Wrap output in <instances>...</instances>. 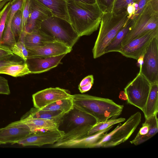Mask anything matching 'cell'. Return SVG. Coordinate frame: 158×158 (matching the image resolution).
<instances>
[{"label": "cell", "mask_w": 158, "mask_h": 158, "mask_svg": "<svg viewBox=\"0 0 158 158\" xmlns=\"http://www.w3.org/2000/svg\"><path fill=\"white\" fill-rule=\"evenodd\" d=\"M67 2L70 23L80 37L90 35L97 30L103 13L96 3Z\"/></svg>", "instance_id": "1"}, {"label": "cell", "mask_w": 158, "mask_h": 158, "mask_svg": "<svg viewBox=\"0 0 158 158\" xmlns=\"http://www.w3.org/2000/svg\"><path fill=\"white\" fill-rule=\"evenodd\" d=\"M74 106L94 117L98 123L117 118L124 106L112 100L88 94L72 95Z\"/></svg>", "instance_id": "2"}, {"label": "cell", "mask_w": 158, "mask_h": 158, "mask_svg": "<svg viewBox=\"0 0 158 158\" xmlns=\"http://www.w3.org/2000/svg\"><path fill=\"white\" fill-rule=\"evenodd\" d=\"M129 18L127 11L117 14L112 12L102 14L99 31L92 49L94 59L105 54L108 45Z\"/></svg>", "instance_id": "3"}, {"label": "cell", "mask_w": 158, "mask_h": 158, "mask_svg": "<svg viewBox=\"0 0 158 158\" xmlns=\"http://www.w3.org/2000/svg\"><path fill=\"white\" fill-rule=\"evenodd\" d=\"M40 28L56 41L71 48L80 37L70 23L54 15L43 21Z\"/></svg>", "instance_id": "4"}, {"label": "cell", "mask_w": 158, "mask_h": 158, "mask_svg": "<svg viewBox=\"0 0 158 158\" xmlns=\"http://www.w3.org/2000/svg\"><path fill=\"white\" fill-rule=\"evenodd\" d=\"M141 114L137 112L131 115L123 124L118 125L112 131L107 133L93 148H108L117 146L126 141L141 121Z\"/></svg>", "instance_id": "5"}, {"label": "cell", "mask_w": 158, "mask_h": 158, "mask_svg": "<svg viewBox=\"0 0 158 158\" xmlns=\"http://www.w3.org/2000/svg\"><path fill=\"white\" fill-rule=\"evenodd\" d=\"M158 29V12L149 3L144 6L122 43V47L127 43L147 32Z\"/></svg>", "instance_id": "6"}, {"label": "cell", "mask_w": 158, "mask_h": 158, "mask_svg": "<svg viewBox=\"0 0 158 158\" xmlns=\"http://www.w3.org/2000/svg\"><path fill=\"white\" fill-rule=\"evenodd\" d=\"M151 84L139 71L124 89L127 103L142 111L146 105Z\"/></svg>", "instance_id": "7"}, {"label": "cell", "mask_w": 158, "mask_h": 158, "mask_svg": "<svg viewBox=\"0 0 158 158\" xmlns=\"http://www.w3.org/2000/svg\"><path fill=\"white\" fill-rule=\"evenodd\" d=\"M140 66L139 71L151 84L158 83V36L150 43Z\"/></svg>", "instance_id": "8"}, {"label": "cell", "mask_w": 158, "mask_h": 158, "mask_svg": "<svg viewBox=\"0 0 158 158\" xmlns=\"http://www.w3.org/2000/svg\"><path fill=\"white\" fill-rule=\"evenodd\" d=\"M157 36H158V29L148 31L123 46L118 52L126 57L138 61L142 59L151 41Z\"/></svg>", "instance_id": "9"}, {"label": "cell", "mask_w": 158, "mask_h": 158, "mask_svg": "<svg viewBox=\"0 0 158 158\" xmlns=\"http://www.w3.org/2000/svg\"><path fill=\"white\" fill-rule=\"evenodd\" d=\"M53 15L52 11L37 0H30L29 14L24 31L21 34L40 28L41 23Z\"/></svg>", "instance_id": "10"}, {"label": "cell", "mask_w": 158, "mask_h": 158, "mask_svg": "<svg viewBox=\"0 0 158 158\" xmlns=\"http://www.w3.org/2000/svg\"><path fill=\"white\" fill-rule=\"evenodd\" d=\"M66 89L59 87L49 88L33 94L34 107L41 109L57 101L72 97Z\"/></svg>", "instance_id": "11"}, {"label": "cell", "mask_w": 158, "mask_h": 158, "mask_svg": "<svg viewBox=\"0 0 158 158\" xmlns=\"http://www.w3.org/2000/svg\"><path fill=\"white\" fill-rule=\"evenodd\" d=\"M64 132L57 131H41L31 133L17 143L23 146L52 145L63 135Z\"/></svg>", "instance_id": "12"}, {"label": "cell", "mask_w": 158, "mask_h": 158, "mask_svg": "<svg viewBox=\"0 0 158 158\" xmlns=\"http://www.w3.org/2000/svg\"><path fill=\"white\" fill-rule=\"evenodd\" d=\"M31 133L28 127L19 120L12 122L0 128V144L17 143Z\"/></svg>", "instance_id": "13"}, {"label": "cell", "mask_w": 158, "mask_h": 158, "mask_svg": "<svg viewBox=\"0 0 158 158\" xmlns=\"http://www.w3.org/2000/svg\"><path fill=\"white\" fill-rule=\"evenodd\" d=\"M28 57H49L67 54L71 52L72 48L54 40L42 46L27 48Z\"/></svg>", "instance_id": "14"}, {"label": "cell", "mask_w": 158, "mask_h": 158, "mask_svg": "<svg viewBox=\"0 0 158 158\" xmlns=\"http://www.w3.org/2000/svg\"><path fill=\"white\" fill-rule=\"evenodd\" d=\"M66 54L49 57H28L25 62L31 73H40L57 66Z\"/></svg>", "instance_id": "15"}, {"label": "cell", "mask_w": 158, "mask_h": 158, "mask_svg": "<svg viewBox=\"0 0 158 158\" xmlns=\"http://www.w3.org/2000/svg\"><path fill=\"white\" fill-rule=\"evenodd\" d=\"M113 127V126H112L92 135L78 139L62 142H56L52 145L51 147L53 148H92L93 146L100 141Z\"/></svg>", "instance_id": "16"}, {"label": "cell", "mask_w": 158, "mask_h": 158, "mask_svg": "<svg viewBox=\"0 0 158 158\" xmlns=\"http://www.w3.org/2000/svg\"><path fill=\"white\" fill-rule=\"evenodd\" d=\"M66 114V127L68 131L75 127L84 125H90L93 127L98 123L97 119L91 115L73 107Z\"/></svg>", "instance_id": "17"}, {"label": "cell", "mask_w": 158, "mask_h": 158, "mask_svg": "<svg viewBox=\"0 0 158 158\" xmlns=\"http://www.w3.org/2000/svg\"><path fill=\"white\" fill-rule=\"evenodd\" d=\"M157 115H152L145 119L144 123L135 138L130 141L137 146L148 140L155 135L158 131Z\"/></svg>", "instance_id": "18"}, {"label": "cell", "mask_w": 158, "mask_h": 158, "mask_svg": "<svg viewBox=\"0 0 158 158\" xmlns=\"http://www.w3.org/2000/svg\"><path fill=\"white\" fill-rule=\"evenodd\" d=\"M19 121L26 125L31 133L60 130L59 123L52 120L30 118H21Z\"/></svg>", "instance_id": "19"}, {"label": "cell", "mask_w": 158, "mask_h": 158, "mask_svg": "<svg viewBox=\"0 0 158 158\" xmlns=\"http://www.w3.org/2000/svg\"><path fill=\"white\" fill-rule=\"evenodd\" d=\"M27 48L37 47L44 45L47 43L55 40L43 32L40 28L21 35Z\"/></svg>", "instance_id": "20"}, {"label": "cell", "mask_w": 158, "mask_h": 158, "mask_svg": "<svg viewBox=\"0 0 158 158\" xmlns=\"http://www.w3.org/2000/svg\"><path fill=\"white\" fill-rule=\"evenodd\" d=\"M49 9L53 15L70 23L65 0H37Z\"/></svg>", "instance_id": "21"}, {"label": "cell", "mask_w": 158, "mask_h": 158, "mask_svg": "<svg viewBox=\"0 0 158 158\" xmlns=\"http://www.w3.org/2000/svg\"><path fill=\"white\" fill-rule=\"evenodd\" d=\"M65 114L60 111L45 110L34 107L31 108L21 118H30L52 120L60 123Z\"/></svg>", "instance_id": "22"}, {"label": "cell", "mask_w": 158, "mask_h": 158, "mask_svg": "<svg viewBox=\"0 0 158 158\" xmlns=\"http://www.w3.org/2000/svg\"><path fill=\"white\" fill-rule=\"evenodd\" d=\"M142 111L145 119L152 115H157L158 112V83L151 84L146 105Z\"/></svg>", "instance_id": "23"}, {"label": "cell", "mask_w": 158, "mask_h": 158, "mask_svg": "<svg viewBox=\"0 0 158 158\" xmlns=\"http://www.w3.org/2000/svg\"><path fill=\"white\" fill-rule=\"evenodd\" d=\"M134 19L129 18L125 25L120 30L105 50V54L112 52H118L122 47V43L130 30Z\"/></svg>", "instance_id": "24"}, {"label": "cell", "mask_w": 158, "mask_h": 158, "mask_svg": "<svg viewBox=\"0 0 158 158\" xmlns=\"http://www.w3.org/2000/svg\"><path fill=\"white\" fill-rule=\"evenodd\" d=\"M93 127L90 125H84L73 128L65 132L63 135L56 142H64L86 136L88 132Z\"/></svg>", "instance_id": "25"}, {"label": "cell", "mask_w": 158, "mask_h": 158, "mask_svg": "<svg viewBox=\"0 0 158 158\" xmlns=\"http://www.w3.org/2000/svg\"><path fill=\"white\" fill-rule=\"evenodd\" d=\"M31 73L26 62L15 64L0 68V74L8 75L13 77H21Z\"/></svg>", "instance_id": "26"}, {"label": "cell", "mask_w": 158, "mask_h": 158, "mask_svg": "<svg viewBox=\"0 0 158 158\" xmlns=\"http://www.w3.org/2000/svg\"><path fill=\"white\" fill-rule=\"evenodd\" d=\"M73 107L72 96L71 98L57 101L40 110H59L66 114L70 111Z\"/></svg>", "instance_id": "27"}, {"label": "cell", "mask_w": 158, "mask_h": 158, "mask_svg": "<svg viewBox=\"0 0 158 158\" xmlns=\"http://www.w3.org/2000/svg\"><path fill=\"white\" fill-rule=\"evenodd\" d=\"M125 120V118H120L110 119L103 122H98L89 130L87 135H92L104 130L114 124L124 122Z\"/></svg>", "instance_id": "28"}, {"label": "cell", "mask_w": 158, "mask_h": 158, "mask_svg": "<svg viewBox=\"0 0 158 158\" xmlns=\"http://www.w3.org/2000/svg\"><path fill=\"white\" fill-rule=\"evenodd\" d=\"M148 0H134L129 5L127 10L130 16L135 20L137 18L144 6L148 3Z\"/></svg>", "instance_id": "29"}, {"label": "cell", "mask_w": 158, "mask_h": 158, "mask_svg": "<svg viewBox=\"0 0 158 158\" xmlns=\"http://www.w3.org/2000/svg\"><path fill=\"white\" fill-rule=\"evenodd\" d=\"M12 32L17 41L19 39L22 33V14L19 10L14 16L11 23Z\"/></svg>", "instance_id": "30"}, {"label": "cell", "mask_w": 158, "mask_h": 158, "mask_svg": "<svg viewBox=\"0 0 158 158\" xmlns=\"http://www.w3.org/2000/svg\"><path fill=\"white\" fill-rule=\"evenodd\" d=\"M14 2L10 1L7 2L0 10V44H1L2 35L10 7Z\"/></svg>", "instance_id": "31"}, {"label": "cell", "mask_w": 158, "mask_h": 158, "mask_svg": "<svg viewBox=\"0 0 158 158\" xmlns=\"http://www.w3.org/2000/svg\"><path fill=\"white\" fill-rule=\"evenodd\" d=\"M13 53L23 59L25 61L28 56V51L23 40H19L10 49Z\"/></svg>", "instance_id": "32"}, {"label": "cell", "mask_w": 158, "mask_h": 158, "mask_svg": "<svg viewBox=\"0 0 158 158\" xmlns=\"http://www.w3.org/2000/svg\"><path fill=\"white\" fill-rule=\"evenodd\" d=\"M23 2V0H16L12 3L8 15L9 17L8 21L5 26V29L12 30L11 26L12 19L17 12L21 9Z\"/></svg>", "instance_id": "33"}, {"label": "cell", "mask_w": 158, "mask_h": 158, "mask_svg": "<svg viewBox=\"0 0 158 158\" xmlns=\"http://www.w3.org/2000/svg\"><path fill=\"white\" fill-rule=\"evenodd\" d=\"M25 62V61L23 59L13 54L0 58V68L11 64Z\"/></svg>", "instance_id": "34"}, {"label": "cell", "mask_w": 158, "mask_h": 158, "mask_svg": "<svg viewBox=\"0 0 158 158\" xmlns=\"http://www.w3.org/2000/svg\"><path fill=\"white\" fill-rule=\"evenodd\" d=\"M30 0H23L21 9L22 14V33L24 32L29 14Z\"/></svg>", "instance_id": "35"}, {"label": "cell", "mask_w": 158, "mask_h": 158, "mask_svg": "<svg viewBox=\"0 0 158 158\" xmlns=\"http://www.w3.org/2000/svg\"><path fill=\"white\" fill-rule=\"evenodd\" d=\"M134 0H114L112 12L119 14L127 11L128 5Z\"/></svg>", "instance_id": "36"}, {"label": "cell", "mask_w": 158, "mask_h": 158, "mask_svg": "<svg viewBox=\"0 0 158 158\" xmlns=\"http://www.w3.org/2000/svg\"><path fill=\"white\" fill-rule=\"evenodd\" d=\"M94 76L89 75L83 78L78 85V89L81 93L86 92L92 88L94 83Z\"/></svg>", "instance_id": "37"}, {"label": "cell", "mask_w": 158, "mask_h": 158, "mask_svg": "<svg viewBox=\"0 0 158 158\" xmlns=\"http://www.w3.org/2000/svg\"><path fill=\"white\" fill-rule=\"evenodd\" d=\"M96 3L102 13L111 12L114 0H95Z\"/></svg>", "instance_id": "38"}, {"label": "cell", "mask_w": 158, "mask_h": 158, "mask_svg": "<svg viewBox=\"0 0 158 158\" xmlns=\"http://www.w3.org/2000/svg\"><path fill=\"white\" fill-rule=\"evenodd\" d=\"M10 93L8 80L0 76V94L9 95Z\"/></svg>", "instance_id": "39"}, {"label": "cell", "mask_w": 158, "mask_h": 158, "mask_svg": "<svg viewBox=\"0 0 158 158\" xmlns=\"http://www.w3.org/2000/svg\"><path fill=\"white\" fill-rule=\"evenodd\" d=\"M13 54L9 48L5 45L0 44V58Z\"/></svg>", "instance_id": "40"}, {"label": "cell", "mask_w": 158, "mask_h": 158, "mask_svg": "<svg viewBox=\"0 0 158 158\" xmlns=\"http://www.w3.org/2000/svg\"><path fill=\"white\" fill-rule=\"evenodd\" d=\"M147 3H149L154 10L158 12V0H148Z\"/></svg>", "instance_id": "41"}, {"label": "cell", "mask_w": 158, "mask_h": 158, "mask_svg": "<svg viewBox=\"0 0 158 158\" xmlns=\"http://www.w3.org/2000/svg\"><path fill=\"white\" fill-rule=\"evenodd\" d=\"M70 0L81 2L88 4H94L96 3L95 0H65L66 2Z\"/></svg>", "instance_id": "42"}, {"label": "cell", "mask_w": 158, "mask_h": 158, "mask_svg": "<svg viewBox=\"0 0 158 158\" xmlns=\"http://www.w3.org/2000/svg\"><path fill=\"white\" fill-rule=\"evenodd\" d=\"M16 0H0V5L3 7L7 2L10 1H15Z\"/></svg>", "instance_id": "43"}]
</instances>
